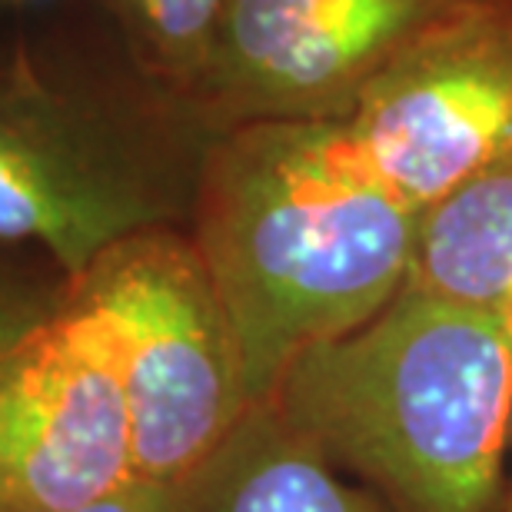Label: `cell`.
<instances>
[{"label": "cell", "instance_id": "4", "mask_svg": "<svg viewBox=\"0 0 512 512\" xmlns=\"http://www.w3.org/2000/svg\"><path fill=\"white\" fill-rule=\"evenodd\" d=\"M64 300L110 346L147 483H180L256 406L237 330L190 230L117 243L67 276Z\"/></svg>", "mask_w": 512, "mask_h": 512}, {"label": "cell", "instance_id": "8", "mask_svg": "<svg viewBox=\"0 0 512 512\" xmlns=\"http://www.w3.org/2000/svg\"><path fill=\"white\" fill-rule=\"evenodd\" d=\"M170 512H389V506L370 486H353L273 403H256L173 486Z\"/></svg>", "mask_w": 512, "mask_h": 512}, {"label": "cell", "instance_id": "13", "mask_svg": "<svg viewBox=\"0 0 512 512\" xmlns=\"http://www.w3.org/2000/svg\"><path fill=\"white\" fill-rule=\"evenodd\" d=\"M10 4H24V0H10Z\"/></svg>", "mask_w": 512, "mask_h": 512}, {"label": "cell", "instance_id": "9", "mask_svg": "<svg viewBox=\"0 0 512 512\" xmlns=\"http://www.w3.org/2000/svg\"><path fill=\"white\" fill-rule=\"evenodd\" d=\"M409 286L512 326V137L423 217Z\"/></svg>", "mask_w": 512, "mask_h": 512}, {"label": "cell", "instance_id": "10", "mask_svg": "<svg viewBox=\"0 0 512 512\" xmlns=\"http://www.w3.org/2000/svg\"><path fill=\"white\" fill-rule=\"evenodd\" d=\"M137 64L177 94L200 90L233 0H100Z\"/></svg>", "mask_w": 512, "mask_h": 512}, {"label": "cell", "instance_id": "2", "mask_svg": "<svg viewBox=\"0 0 512 512\" xmlns=\"http://www.w3.org/2000/svg\"><path fill=\"white\" fill-rule=\"evenodd\" d=\"M217 137L110 20L17 30L0 67V237L77 276L147 230H190Z\"/></svg>", "mask_w": 512, "mask_h": 512}, {"label": "cell", "instance_id": "1", "mask_svg": "<svg viewBox=\"0 0 512 512\" xmlns=\"http://www.w3.org/2000/svg\"><path fill=\"white\" fill-rule=\"evenodd\" d=\"M426 213L370 173L340 120L220 133L190 237L237 330L253 403L306 350L406 290Z\"/></svg>", "mask_w": 512, "mask_h": 512}, {"label": "cell", "instance_id": "6", "mask_svg": "<svg viewBox=\"0 0 512 512\" xmlns=\"http://www.w3.org/2000/svg\"><path fill=\"white\" fill-rule=\"evenodd\" d=\"M137 479L133 413L110 346L60 300L4 343L0 506L77 509Z\"/></svg>", "mask_w": 512, "mask_h": 512}, {"label": "cell", "instance_id": "3", "mask_svg": "<svg viewBox=\"0 0 512 512\" xmlns=\"http://www.w3.org/2000/svg\"><path fill=\"white\" fill-rule=\"evenodd\" d=\"M263 403L389 512H503L512 326L499 313L406 283L293 360Z\"/></svg>", "mask_w": 512, "mask_h": 512}, {"label": "cell", "instance_id": "7", "mask_svg": "<svg viewBox=\"0 0 512 512\" xmlns=\"http://www.w3.org/2000/svg\"><path fill=\"white\" fill-rule=\"evenodd\" d=\"M340 124L373 177L429 213L512 137V0L426 37Z\"/></svg>", "mask_w": 512, "mask_h": 512}, {"label": "cell", "instance_id": "11", "mask_svg": "<svg viewBox=\"0 0 512 512\" xmlns=\"http://www.w3.org/2000/svg\"><path fill=\"white\" fill-rule=\"evenodd\" d=\"M173 486H177V483H147V479H137V483H130L127 489H120V493L97 499V503L77 506V509H14V506H0V512H170Z\"/></svg>", "mask_w": 512, "mask_h": 512}, {"label": "cell", "instance_id": "5", "mask_svg": "<svg viewBox=\"0 0 512 512\" xmlns=\"http://www.w3.org/2000/svg\"><path fill=\"white\" fill-rule=\"evenodd\" d=\"M499 0H233L193 104L217 133L343 120L399 57Z\"/></svg>", "mask_w": 512, "mask_h": 512}, {"label": "cell", "instance_id": "12", "mask_svg": "<svg viewBox=\"0 0 512 512\" xmlns=\"http://www.w3.org/2000/svg\"><path fill=\"white\" fill-rule=\"evenodd\" d=\"M503 512H512V446H509V486H506V503Z\"/></svg>", "mask_w": 512, "mask_h": 512}]
</instances>
